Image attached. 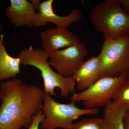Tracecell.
<instances>
[{"label":"cell","instance_id":"obj_1","mask_svg":"<svg viewBox=\"0 0 129 129\" xmlns=\"http://www.w3.org/2000/svg\"><path fill=\"white\" fill-rule=\"evenodd\" d=\"M44 92L17 78L0 83V129L28 128L41 110Z\"/></svg>","mask_w":129,"mask_h":129},{"label":"cell","instance_id":"obj_2","mask_svg":"<svg viewBox=\"0 0 129 129\" xmlns=\"http://www.w3.org/2000/svg\"><path fill=\"white\" fill-rule=\"evenodd\" d=\"M90 20L104 40L129 36V16L119 0H105L95 5L89 13Z\"/></svg>","mask_w":129,"mask_h":129},{"label":"cell","instance_id":"obj_3","mask_svg":"<svg viewBox=\"0 0 129 129\" xmlns=\"http://www.w3.org/2000/svg\"><path fill=\"white\" fill-rule=\"evenodd\" d=\"M17 57L21 64L32 66L40 71L44 91L51 96L55 95L56 88L60 89L62 97H68L75 93L76 81L72 77H64L53 71L47 61L49 58L43 49L30 46L22 50Z\"/></svg>","mask_w":129,"mask_h":129},{"label":"cell","instance_id":"obj_4","mask_svg":"<svg viewBox=\"0 0 129 129\" xmlns=\"http://www.w3.org/2000/svg\"><path fill=\"white\" fill-rule=\"evenodd\" d=\"M42 100L41 110L45 118L40 124L41 129H70L74 120L80 116L95 115L99 112L98 108H79L72 102L69 104L57 102L45 91Z\"/></svg>","mask_w":129,"mask_h":129},{"label":"cell","instance_id":"obj_5","mask_svg":"<svg viewBox=\"0 0 129 129\" xmlns=\"http://www.w3.org/2000/svg\"><path fill=\"white\" fill-rule=\"evenodd\" d=\"M129 78V70L115 77H103L86 89L74 93L71 102H83L86 109L106 107L113 101L124 83Z\"/></svg>","mask_w":129,"mask_h":129},{"label":"cell","instance_id":"obj_6","mask_svg":"<svg viewBox=\"0 0 129 129\" xmlns=\"http://www.w3.org/2000/svg\"><path fill=\"white\" fill-rule=\"evenodd\" d=\"M98 56L101 61V78L117 77L128 71L129 36L104 41Z\"/></svg>","mask_w":129,"mask_h":129},{"label":"cell","instance_id":"obj_7","mask_svg":"<svg viewBox=\"0 0 129 129\" xmlns=\"http://www.w3.org/2000/svg\"><path fill=\"white\" fill-rule=\"evenodd\" d=\"M87 48L79 40L71 46L58 50L49 58L48 63L57 73L65 77H72L84 62Z\"/></svg>","mask_w":129,"mask_h":129},{"label":"cell","instance_id":"obj_8","mask_svg":"<svg viewBox=\"0 0 129 129\" xmlns=\"http://www.w3.org/2000/svg\"><path fill=\"white\" fill-rule=\"evenodd\" d=\"M41 45L48 58L62 48H67L79 40L78 36L67 28H48L40 34Z\"/></svg>","mask_w":129,"mask_h":129},{"label":"cell","instance_id":"obj_9","mask_svg":"<svg viewBox=\"0 0 129 129\" xmlns=\"http://www.w3.org/2000/svg\"><path fill=\"white\" fill-rule=\"evenodd\" d=\"M53 0H46L41 2L36 13L34 23V27L45 26L48 23L55 24L57 27L67 28L72 24L80 21L82 15L80 10L72 9L70 14L67 16H60L53 11Z\"/></svg>","mask_w":129,"mask_h":129},{"label":"cell","instance_id":"obj_10","mask_svg":"<svg viewBox=\"0 0 129 129\" xmlns=\"http://www.w3.org/2000/svg\"><path fill=\"white\" fill-rule=\"evenodd\" d=\"M10 5L5 8L6 17L16 27H34L36 13L34 7L27 0H10Z\"/></svg>","mask_w":129,"mask_h":129},{"label":"cell","instance_id":"obj_11","mask_svg":"<svg viewBox=\"0 0 129 129\" xmlns=\"http://www.w3.org/2000/svg\"><path fill=\"white\" fill-rule=\"evenodd\" d=\"M76 87L81 91L86 89L101 78V61L98 56H92L83 63L72 76Z\"/></svg>","mask_w":129,"mask_h":129},{"label":"cell","instance_id":"obj_12","mask_svg":"<svg viewBox=\"0 0 129 129\" xmlns=\"http://www.w3.org/2000/svg\"><path fill=\"white\" fill-rule=\"evenodd\" d=\"M19 58L9 55L4 44V36L0 35V80L16 78L21 72Z\"/></svg>","mask_w":129,"mask_h":129},{"label":"cell","instance_id":"obj_13","mask_svg":"<svg viewBox=\"0 0 129 129\" xmlns=\"http://www.w3.org/2000/svg\"><path fill=\"white\" fill-rule=\"evenodd\" d=\"M129 105L113 101L105 107L104 119L108 129H125L124 118Z\"/></svg>","mask_w":129,"mask_h":129},{"label":"cell","instance_id":"obj_14","mask_svg":"<svg viewBox=\"0 0 129 129\" xmlns=\"http://www.w3.org/2000/svg\"><path fill=\"white\" fill-rule=\"evenodd\" d=\"M70 129H108L104 119L96 117L83 118L73 123Z\"/></svg>","mask_w":129,"mask_h":129},{"label":"cell","instance_id":"obj_15","mask_svg":"<svg viewBox=\"0 0 129 129\" xmlns=\"http://www.w3.org/2000/svg\"><path fill=\"white\" fill-rule=\"evenodd\" d=\"M113 101L129 105V78L119 90Z\"/></svg>","mask_w":129,"mask_h":129},{"label":"cell","instance_id":"obj_16","mask_svg":"<svg viewBox=\"0 0 129 129\" xmlns=\"http://www.w3.org/2000/svg\"><path fill=\"white\" fill-rule=\"evenodd\" d=\"M45 116L41 110L34 115L32 123L28 128L26 129H39L40 125L44 120Z\"/></svg>","mask_w":129,"mask_h":129},{"label":"cell","instance_id":"obj_17","mask_svg":"<svg viewBox=\"0 0 129 129\" xmlns=\"http://www.w3.org/2000/svg\"><path fill=\"white\" fill-rule=\"evenodd\" d=\"M123 9L129 16V0H119Z\"/></svg>","mask_w":129,"mask_h":129},{"label":"cell","instance_id":"obj_18","mask_svg":"<svg viewBox=\"0 0 129 129\" xmlns=\"http://www.w3.org/2000/svg\"><path fill=\"white\" fill-rule=\"evenodd\" d=\"M125 129H129V109L126 112L123 119Z\"/></svg>","mask_w":129,"mask_h":129},{"label":"cell","instance_id":"obj_19","mask_svg":"<svg viewBox=\"0 0 129 129\" xmlns=\"http://www.w3.org/2000/svg\"><path fill=\"white\" fill-rule=\"evenodd\" d=\"M30 2L34 7L36 10H39L41 2L39 0H31Z\"/></svg>","mask_w":129,"mask_h":129},{"label":"cell","instance_id":"obj_20","mask_svg":"<svg viewBox=\"0 0 129 129\" xmlns=\"http://www.w3.org/2000/svg\"><path fill=\"white\" fill-rule=\"evenodd\" d=\"M2 31V27L1 25V24H0V32H1Z\"/></svg>","mask_w":129,"mask_h":129}]
</instances>
